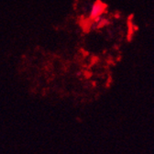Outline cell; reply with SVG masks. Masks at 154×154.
<instances>
[{"label":"cell","mask_w":154,"mask_h":154,"mask_svg":"<svg viewBox=\"0 0 154 154\" xmlns=\"http://www.w3.org/2000/svg\"><path fill=\"white\" fill-rule=\"evenodd\" d=\"M106 9V6L103 4V3H100V2H96L92 9H91V12H90V17L94 19H96V18H99V17L103 14V12L105 11Z\"/></svg>","instance_id":"obj_1"}]
</instances>
